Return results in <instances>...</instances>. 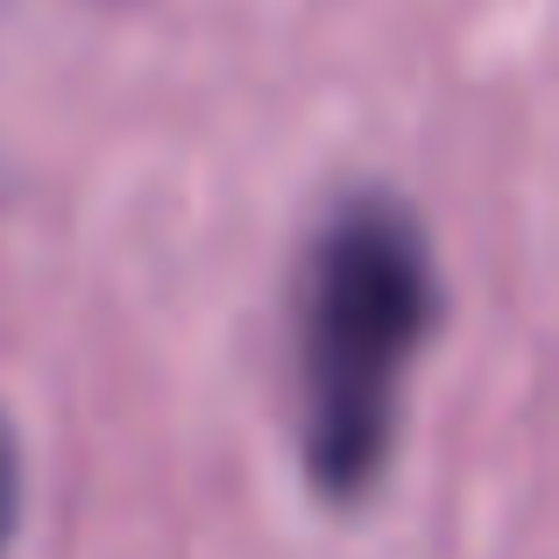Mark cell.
Wrapping results in <instances>:
<instances>
[{"instance_id":"obj_1","label":"cell","mask_w":559,"mask_h":559,"mask_svg":"<svg viewBox=\"0 0 559 559\" xmlns=\"http://www.w3.org/2000/svg\"><path fill=\"white\" fill-rule=\"evenodd\" d=\"M439 326V270L425 227L396 199H347L319 227L298 290L305 475L326 503L376 489L396 447V404Z\"/></svg>"},{"instance_id":"obj_2","label":"cell","mask_w":559,"mask_h":559,"mask_svg":"<svg viewBox=\"0 0 559 559\" xmlns=\"http://www.w3.org/2000/svg\"><path fill=\"white\" fill-rule=\"evenodd\" d=\"M14 524H22V447H14L8 418H0V552H8Z\"/></svg>"}]
</instances>
